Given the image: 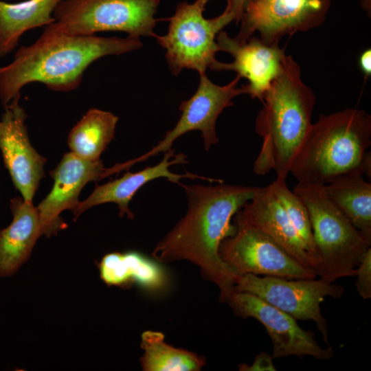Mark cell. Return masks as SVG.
<instances>
[{"mask_svg":"<svg viewBox=\"0 0 371 371\" xmlns=\"http://www.w3.org/2000/svg\"><path fill=\"white\" fill-rule=\"evenodd\" d=\"M188 202L185 216L155 246L153 256L159 262L188 260L199 267L205 278L219 289L227 302L234 291L237 276L222 260L218 249L236 227L231 220L260 187L227 185L184 186Z\"/></svg>","mask_w":371,"mask_h":371,"instance_id":"1","label":"cell"},{"mask_svg":"<svg viewBox=\"0 0 371 371\" xmlns=\"http://www.w3.org/2000/svg\"><path fill=\"white\" fill-rule=\"evenodd\" d=\"M142 47L139 37L72 35L49 24L33 44L20 47L13 61L0 67L2 104L5 108L13 100L20 98L21 88L31 82H41L56 91L74 90L95 60Z\"/></svg>","mask_w":371,"mask_h":371,"instance_id":"2","label":"cell"},{"mask_svg":"<svg viewBox=\"0 0 371 371\" xmlns=\"http://www.w3.org/2000/svg\"><path fill=\"white\" fill-rule=\"evenodd\" d=\"M316 102L313 90L301 77L299 64L286 55L282 67L265 95L255 130L262 146L253 171L265 175L273 170L286 179L294 157L308 133Z\"/></svg>","mask_w":371,"mask_h":371,"instance_id":"3","label":"cell"},{"mask_svg":"<svg viewBox=\"0 0 371 371\" xmlns=\"http://www.w3.org/2000/svg\"><path fill=\"white\" fill-rule=\"evenodd\" d=\"M370 145L371 116L364 110L321 114L298 149L290 173L298 183L324 186L357 168L370 179Z\"/></svg>","mask_w":371,"mask_h":371,"instance_id":"4","label":"cell"},{"mask_svg":"<svg viewBox=\"0 0 371 371\" xmlns=\"http://www.w3.org/2000/svg\"><path fill=\"white\" fill-rule=\"evenodd\" d=\"M306 205L320 264L317 276L328 282L355 276L371 243L327 196L324 185L298 183L293 189Z\"/></svg>","mask_w":371,"mask_h":371,"instance_id":"5","label":"cell"},{"mask_svg":"<svg viewBox=\"0 0 371 371\" xmlns=\"http://www.w3.org/2000/svg\"><path fill=\"white\" fill-rule=\"evenodd\" d=\"M209 1L179 3L175 14L167 19V34L155 36L158 44L166 49L168 65L175 76L184 69L197 71L199 75L205 74L207 67L216 60L215 55L220 51L216 36L234 19L227 0L221 14L205 18L203 12Z\"/></svg>","mask_w":371,"mask_h":371,"instance_id":"6","label":"cell"},{"mask_svg":"<svg viewBox=\"0 0 371 371\" xmlns=\"http://www.w3.org/2000/svg\"><path fill=\"white\" fill-rule=\"evenodd\" d=\"M159 0H62L54 10L56 29L89 36L117 31L128 36H153Z\"/></svg>","mask_w":371,"mask_h":371,"instance_id":"7","label":"cell"},{"mask_svg":"<svg viewBox=\"0 0 371 371\" xmlns=\"http://www.w3.org/2000/svg\"><path fill=\"white\" fill-rule=\"evenodd\" d=\"M234 291L253 294L267 303L289 314L295 319L315 322L328 346V327L320 304L326 297H340L344 288L324 280L295 279L277 276L238 275Z\"/></svg>","mask_w":371,"mask_h":371,"instance_id":"8","label":"cell"},{"mask_svg":"<svg viewBox=\"0 0 371 371\" xmlns=\"http://www.w3.org/2000/svg\"><path fill=\"white\" fill-rule=\"evenodd\" d=\"M234 225V234L222 240L218 252L222 260L236 276L316 278L315 271L300 265L265 232L237 221Z\"/></svg>","mask_w":371,"mask_h":371,"instance_id":"9","label":"cell"},{"mask_svg":"<svg viewBox=\"0 0 371 371\" xmlns=\"http://www.w3.org/2000/svg\"><path fill=\"white\" fill-rule=\"evenodd\" d=\"M331 0H246L235 37L244 41L257 32L267 43H279L285 35L292 36L322 25Z\"/></svg>","mask_w":371,"mask_h":371,"instance_id":"10","label":"cell"},{"mask_svg":"<svg viewBox=\"0 0 371 371\" xmlns=\"http://www.w3.org/2000/svg\"><path fill=\"white\" fill-rule=\"evenodd\" d=\"M199 76V85L196 92L190 99L181 102L179 105L182 114L175 126L168 131L164 139L150 150L137 158L121 164L123 170L160 153L170 150L177 138L190 131L201 132L206 150L219 142L216 132V120L225 108L233 105L234 98L246 94L245 87L243 85L238 87L240 79L238 76L223 86L213 83L206 73Z\"/></svg>","mask_w":371,"mask_h":371,"instance_id":"11","label":"cell"},{"mask_svg":"<svg viewBox=\"0 0 371 371\" xmlns=\"http://www.w3.org/2000/svg\"><path fill=\"white\" fill-rule=\"evenodd\" d=\"M227 302L236 315L253 317L263 325L273 344V358L308 355L319 360H328L333 357L330 346L322 348L313 332L304 330L291 315L257 296L234 291Z\"/></svg>","mask_w":371,"mask_h":371,"instance_id":"12","label":"cell"},{"mask_svg":"<svg viewBox=\"0 0 371 371\" xmlns=\"http://www.w3.org/2000/svg\"><path fill=\"white\" fill-rule=\"evenodd\" d=\"M216 40L219 50L230 54L234 60L226 63L216 60L209 68L214 71H233L240 78H246V94L262 102L282 69L285 48H280L279 43H265L254 36L247 41H238L223 30Z\"/></svg>","mask_w":371,"mask_h":371,"instance_id":"13","label":"cell"},{"mask_svg":"<svg viewBox=\"0 0 371 371\" xmlns=\"http://www.w3.org/2000/svg\"><path fill=\"white\" fill-rule=\"evenodd\" d=\"M19 98L8 104L0 120V150L5 168L23 199L32 202L44 177L46 159L32 146L25 121L27 115Z\"/></svg>","mask_w":371,"mask_h":371,"instance_id":"14","label":"cell"},{"mask_svg":"<svg viewBox=\"0 0 371 371\" xmlns=\"http://www.w3.org/2000/svg\"><path fill=\"white\" fill-rule=\"evenodd\" d=\"M106 170L100 159L87 160L71 152L63 155L50 172L54 179L52 190L36 207L43 235L50 236L65 228L60 214L65 210L73 212L80 203L82 188L90 181L107 177Z\"/></svg>","mask_w":371,"mask_h":371,"instance_id":"15","label":"cell"},{"mask_svg":"<svg viewBox=\"0 0 371 371\" xmlns=\"http://www.w3.org/2000/svg\"><path fill=\"white\" fill-rule=\"evenodd\" d=\"M234 221L265 232L297 262L317 274L319 260L309 252L270 184L259 188L253 199L236 213Z\"/></svg>","mask_w":371,"mask_h":371,"instance_id":"16","label":"cell"},{"mask_svg":"<svg viewBox=\"0 0 371 371\" xmlns=\"http://www.w3.org/2000/svg\"><path fill=\"white\" fill-rule=\"evenodd\" d=\"M175 150L170 149L164 153L163 159L157 165L148 166L137 172H126L122 177L111 181L102 186L97 185L93 192L83 201L80 202L73 212L75 218L79 216L84 211L95 205L114 203L118 206L120 216L127 215L129 218H133V214L128 207L129 203L136 192L147 183L161 177L167 178L170 181L180 184L182 178H199L210 182H223L199 175L186 173L179 175L172 172L169 168L174 164L187 163L186 157L183 153L175 154Z\"/></svg>","mask_w":371,"mask_h":371,"instance_id":"17","label":"cell"},{"mask_svg":"<svg viewBox=\"0 0 371 371\" xmlns=\"http://www.w3.org/2000/svg\"><path fill=\"white\" fill-rule=\"evenodd\" d=\"M13 219L0 231V276L14 274L27 260L43 235L38 210L32 202L15 197L10 201Z\"/></svg>","mask_w":371,"mask_h":371,"instance_id":"18","label":"cell"},{"mask_svg":"<svg viewBox=\"0 0 371 371\" xmlns=\"http://www.w3.org/2000/svg\"><path fill=\"white\" fill-rule=\"evenodd\" d=\"M362 168L346 172L324 186L330 201L371 243V183Z\"/></svg>","mask_w":371,"mask_h":371,"instance_id":"19","label":"cell"},{"mask_svg":"<svg viewBox=\"0 0 371 371\" xmlns=\"http://www.w3.org/2000/svg\"><path fill=\"white\" fill-rule=\"evenodd\" d=\"M62 0L0 1V58L10 53L26 31L55 21L53 14Z\"/></svg>","mask_w":371,"mask_h":371,"instance_id":"20","label":"cell"},{"mask_svg":"<svg viewBox=\"0 0 371 371\" xmlns=\"http://www.w3.org/2000/svg\"><path fill=\"white\" fill-rule=\"evenodd\" d=\"M117 121L118 117L109 111L90 109L69 133L70 152L87 160H99L114 139Z\"/></svg>","mask_w":371,"mask_h":371,"instance_id":"21","label":"cell"},{"mask_svg":"<svg viewBox=\"0 0 371 371\" xmlns=\"http://www.w3.org/2000/svg\"><path fill=\"white\" fill-rule=\"evenodd\" d=\"M164 335L146 330L141 336L140 358L144 371H199L205 365L204 357L192 352L166 344Z\"/></svg>","mask_w":371,"mask_h":371,"instance_id":"22","label":"cell"},{"mask_svg":"<svg viewBox=\"0 0 371 371\" xmlns=\"http://www.w3.org/2000/svg\"><path fill=\"white\" fill-rule=\"evenodd\" d=\"M270 186L309 252L319 260L313 240L309 214L304 202L288 188L286 179L276 177Z\"/></svg>","mask_w":371,"mask_h":371,"instance_id":"23","label":"cell"},{"mask_svg":"<svg viewBox=\"0 0 371 371\" xmlns=\"http://www.w3.org/2000/svg\"><path fill=\"white\" fill-rule=\"evenodd\" d=\"M126 275L129 283H135L150 292L162 291L168 284L164 269L137 251L124 253Z\"/></svg>","mask_w":371,"mask_h":371,"instance_id":"24","label":"cell"},{"mask_svg":"<svg viewBox=\"0 0 371 371\" xmlns=\"http://www.w3.org/2000/svg\"><path fill=\"white\" fill-rule=\"evenodd\" d=\"M100 273L102 280L109 286L129 285L125 271L124 254L113 252L105 255L100 264Z\"/></svg>","mask_w":371,"mask_h":371,"instance_id":"25","label":"cell"},{"mask_svg":"<svg viewBox=\"0 0 371 371\" xmlns=\"http://www.w3.org/2000/svg\"><path fill=\"white\" fill-rule=\"evenodd\" d=\"M355 286L359 295L364 300L371 297V248L370 247L356 268Z\"/></svg>","mask_w":371,"mask_h":371,"instance_id":"26","label":"cell"},{"mask_svg":"<svg viewBox=\"0 0 371 371\" xmlns=\"http://www.w3.org/2000/svg\"><path fill=\"white\" fill-rule=\"evenodd\" d=\"M273 357L267 352H261L256 357L251 365L242 363L239 370L243 371H276L273 363Z\"/></svg>","mask_w":371,"mask_h":371,"instance_id":"27","label":"cell"},{"mask_svg":"<svg viewBox=\"0 0 371 371\" xmlns=\"http://www.w3.org/2000/svg\"><path fill=\"white\" fill-rule=\"evenodd\" d=\"M359 66L366 78L371 76V49L368 48L359 56Z\"/></svg>","mask_w":371,"mask_h":371,"instance_id":"28","label":"cell"},{"mask_svg":"<svg viewBox=\"0 0 371 371\" xmlns=\"http://www.w3.org/2000/svg\"><path fill=\"white\" fill-rule=\"evenodd\" d=\"M230 4V12L234 21L238 24L240 21L246 0H227Z\"/></svg>","mask_w":371,"mask_h":371,"instance_id":"29","label":"cell"}]
</instances>
